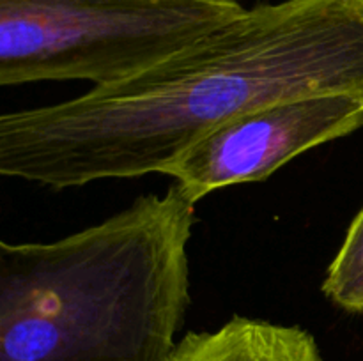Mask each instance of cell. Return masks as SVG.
Listing matches in <instances>:
<instances>
[{
	"label": "cell",
	"mask_w": 363,
	"mask_h": 361,
	"mask_svg": "<svg viewBox=\"0 0 363 361\" xmlns=\"http://www.w3.org/2000/svg\"><path fill=\"white\" fill-rule=\"evenodd\" d=\"M363 96V0L247 9L128 80L0 115V173L45 186L165 173L190 145L259 106Z\"/></svg>",
	"instance_id": "cell-1"
},
{
	"label": "cell",
	"mask_w": 363,
	"mask_h": 361,
	"mask_svg": "<svg viewBox=\"0 0 363 361\" xmlns=\"http://www.w3.org/2000/svg\"><path fill=\"white\" fill-rule=\"evenodd\" d=\"M195 202L174 183L52 243H0V361H167Z\"/></svg>",
	"instance_id": "cell-2"
},
{
	"label": "cell",
	"mask_w": 363,
	"mask_h": 361,
	"mask_svg": "<svg viewBox=\"0 0 363 361\" xmlns=\"http://www.w3.org/2000/svg\"><path fill=\"white\" fill-rule=\"evenodd\" d=\"M245 11L238 0H0V85L117 84Z\"/></svg>",
	"instance_id": "cell-3"
},
{
	"label": "cell",
	"mask_w": 363,
	"mask_h": 361,
	"mask_svg": "<svg viewBox=\"0 0 363 361\" xmlns=\"http://www.w3.org/2000/svg\"><path fill=\"white\" fill-rule=\"evenodd\" d=\"M363 126V96L282 99L227 120L177 156L170 176L190 200L220 188L259 183L296 156Z\"/></svg>",
	"instance_id": "cell-4"
},
{
	"label": "cell",
	"mask_w": 363,
	"mask_h": 361,
	"mask_svg": "<svg viewBox=\"0 0 363 361\" xmlns=\"http://www.w3.org/2000/svg\"><path fill=\"white\" fill-rule=\"evenodd\" d=\"M167 361H323L314 335L300 326L229 319L215 331L186 333Z\"/></svg>",
	"instance_id": "cell-5"
},
{
	"label": "cell",
	"mask_w": 363,
	"mask_h": 361,
	"mask_svg": "<svg viewBox=\"0 0 363 361\" xmlns=\"http://www.w3.org/2000/svg\"><path fill=\"white\" fill-rule=\"evenodd\" d=\"M323 292L344 310L363 311V207L330 264Z\"/></svg>",
	"instance_id": "cell-6"
}]
</instances>
